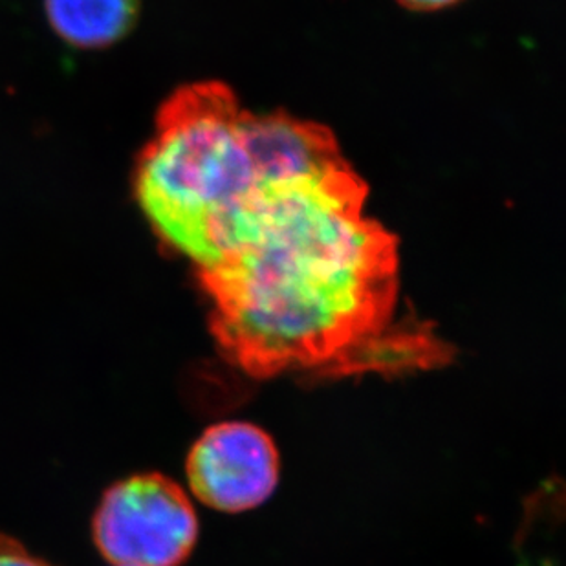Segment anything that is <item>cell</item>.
Wrapping results in <instances>:
<instances>
[{"label":"cell","instance_id":"cell-7","mask_svg":"<svg viewBox=\"0 0 566 566\" xmlns=\"http://www.w3.org/2000/svg\"><path fill=\"white\" fill-rule=\"evenodd\" d=\"M411 11H439L459 4L462 0H396Z\"/></svg>","mask_w":566,"mask_h":566},{"label":"cell","instance_id":"cell-5","mask_svg":"<svg viewBox=\"0 0 566 566\" xmlns=\"http://www.w3.org/2000/svg\"><path fill=\"white\" fill-rule=\"evenodd\" d=\"M142 0H44L50 27L64 43L99 50L119 43L136 27Z\"/></svg>","mask_w":566,"mask_h":566},{"label":"cell","instance_id":"cell-6","mask_svg":"<svg viewBox=\"0 0 566 566\" xmlns=\"http://www.w3.org/2000/svg\"><path fill=\"white\" fill-rule=\"evenodd\" d=\"M0 566H55L33 556L19 541L10 535L0 534Z\"/></svg>","mask_w":566,"mask_h":566},{"label":"cell","instance_id":"cell-2","mask_svg":"<svg viewBox=\"0 0 566 566\" xmlns=\"http://www.w3.org/2000/svg\"><path fill=\"white\" fill-rule=\"evenodd\" d=\"M345 161L328 128L250 113L230 86L203 81L161 105L134 167V197L161 244L198 272L224 256L268 195Z\"/></svg>","mask_w":566,"mask_h":566},{"label":"cell","instance_id":"cell-3","mask_svg":"<svg viewBox=\"0 0 566 566\" xmlns=\"http://www.w3.org/2000/svg\"><path fill=\"white\" fill-rule=\"evenodd\" d=\"M92 532L114 566H180L197 545L198 518L177 482L144 473L108 488Z\"/></svg>","mask_w":566,"mask_h":566},{"label":"cell","instance_id":"cell-1","mask_svg":"<svg viewBox=\"0 0 566 566\" xmlns=\"http://www.w3.org/2000/svg\"><path fill=\"white\" fill-rule=\"evenodd\" d=\"M367 186L345 161L273 191L230 250L198 270L228 364L256 379L426 369L448 345L396 323L398 242L365 213Z\"/></svg>","mask_w":566,"mask_h":566},{"label":"cell","instance_id":"cell-4","mask_svg":"<svg viewBox=\"0 0 566 566\" xmlns=\"http://www.w3.org/2000/svg\"><path fill=\"white\" fill-rule=\"evenodd\" d=\"M281 460L272 437L250 422H222L192 443L186 462L198 501L224 513L250 512L272 497Z\"/></svg>","mask_w":566,"mask_h":566}]
</instances>
